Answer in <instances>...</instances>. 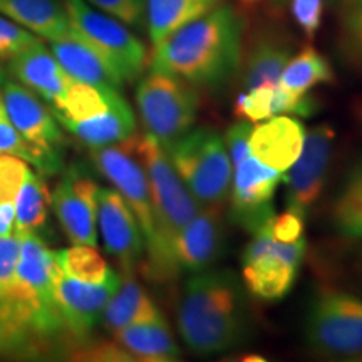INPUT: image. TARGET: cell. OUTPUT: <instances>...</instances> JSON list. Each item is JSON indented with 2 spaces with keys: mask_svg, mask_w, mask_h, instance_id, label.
Listing matches in <instances>:
<instances>
[{
  "mask_svg": "<svg viewBox=\"0 0 362 362\" xmlns=\"http://www.w3.org/2000/svg\"><path fill=\"white\" fill-rule=\"evenodd\" d=\"M19 238L11 304L13 359L72 354L74 344L54 296V252L37 233L19 235Z\"/></svg>",
  "mask_w": 362,
  "mask_h": 362,
  "instance_id": "obj_1",
  "label": "cell"
},
{
  "mask_svg": "<svg viewBox=\"0 0 362 362\" xmlns=\"http://www.w3.org/2000/svg\"><path fill=\"white\" fill-rule=\"evenodd\" d=\"M242 59L243 19L232 6L221 4L155 45L149 69L216 93L238 74Z\"/></svg>",
  "mask_w": 362,
  "mask_h": 362,
  "instance_id": "obj_2",
  "label": "cell"
},
{
  "mask_svg": "<svg viewBox=\"0 0 362 362\" xmlns=\"http://www.w3.org/2000/svg\"><path fill=\"white\" fill-rule=\"evenodd\" d=\"M176 320L188 349L202 356L237 349L253 337L245 287L228 269L192 274L181 291Z\"/></svg>",
  "mask_w": 362,
  "mask_h": 362,
  "instance_id": "obj_3",
  "label": "cell"
},
{
  "mask_svg": "<svg viewBox=\"0 0 362 362\" xmlns=\"http://www.w3.org/2000/svg\"><path fill=\"white\" fill-rule=\"evenodd\" d=\"M133 149L146 173L153 205V240L146 247V277L166 282L170 275V247L180 230L200 210L197 200L171 165L168 153L151 134L133 136Z\"/></svg>",
  "mask_w": 362,
  "mask_h": 362,
  "instance_id": "obj_4",
  "label": "cell"
},
{
  "mask_svg": "<svg viewBox=\"0 0 362 362\" xmlns=\"http://www.w3.org/2000/svg\"><path fill=\"white\" fill-rule=\"evenodd\" d=\"M173 168L200 208H220L232 188L233 168L215 129L192 128L165 148Z\"/></svg>",
  "mask_w": 362,
  "mask_h": 362,
  "instance_id": "obj_5",
  "label": "cell"
},
{
  "mask_svg": "<svg viewBox=\"0 0 362 362\" xmlns=\"http://www.w3.org/2000/svg\"><path fill=\"white\" fill-rule=\"evenodd\" d=\"M304 339L315 354L362 359L361 298L336 288L317 292L304 319Z\"/></svg>",
  "mask_w": 362,
  "mask_h": 362,
  "instance_id": "obj_6",
  "label": "cell"
},
{
  "mask_svg": "<svg viewBox=\"0 0 362 362\" xmlns=\"http://www.w3.org/2000/svg\"><path fill=\"white\" fill-rule=\"evenodd\" d=\"M72 33L93 47L110 64L124 84L134 83L149 64L144 44L129 27L86 0H62Z\"/></svg>",
  "mask_w": 362,
  "mask_h": 362,
  "instance_id": "obj_7",
  "label": "cell"
},
{
  "mask_svg": "<svg viewBox=\"0 0 362 362\" xmlns=\"http://www.w3.org/2000/svg\"><path fill=\"white\" fill-rule=\"evenodd\" d=\"M139 117L163 148L193 128L200 107L198 89L185 79L149 71L136 89Z\"/></svg>",
  "mask_w": 362,
  "mask_h": 362,
  "instance_id": "obj_8",
  "label": "cell"
},
{
  "mask_svg": "<svg viewBox=\"0 0 362 362\" xmlns=\"http://www.w3.org/2000/svg\"><path fill=\"white\" fill-rule=\"evenodd\" d=\"M305 248V237L280 242L270 233L269 225L262 226L243 250V287L259 300H282L296 284Z\"/></svg>",
  "mask_w": 362,
  "mask_h": 362,
  "instance_id": "obj_9",
  "label": "cell"
},
{
  "mask_svg": "<svg viewBox=\"0 0 362 362\" xmlns=\"http://www.w3.org/2000/svg\"><path fill=\"white\" fill-rule=\"evenodd\" d=\"M336 131L329 124H317L307 131L304 146L296 163L285 171V205L288 211L307 218L322 194L332 160Z\"/></svg>",
  "mask_w": 362,
  "mask_h": 362,
  "instance_id": "obj_10",
  "label": "cell"
},
{
  "mask_svg": "<svg viewBox=\"0 0 362 362\" xmlns=\"http://www.w3.org/2000/svg\"><path fill=\"white\" fill-rule=\"evenodd\" d=\"M121 277L112 274L104 282H84L62 274L54 267V296L62 320L74 344L76 354L81 347L89 344L90 334L101 322L104 307L116 292Z\"/></svg>",
  "mask_w": 362,
  "mask_h": 362,
  "instance_id": "obj_11",
  "label": "cell"
},
{
  "mask_svg": "<svg viewBox=\"0 0 362 362\" xmlns=\"http://www.w3.org/2000/svg\"><path fill=\"white\" fill-rule=\"evenodd\" d=\"M90 158L99 173L111 181L116 192L128 203L141 226L144 243L148 247L155 232L151 194H149V185L143 165L134 155L133 138L124 143L111 144V146L90 148Z\"/></svg>",
  "mask_w": 362,
  "mask_h": 362,
  "instance_id": "obj_12",
  "label": "cell"
},
{
  "mask_svg": "<svg viewBox=\"0 0 362 362\" xmlns=\"http://www.w3.org/2000/svg\"><path fill=\"white\" fill-rule=\"evenodd\" d=\"M99 185L83 166L72 165L51 193L52 210L74 245H98Z\"/></svg>",
  "mask_w": 362,
  "mask_h": 362,
  "instance_id": "obj_13",
  "label": "cell"
},
{
  "mask_svg": "<svg viewBox=\"0 0 362 362\" xmlns=\"http://www.w3.org/2000/svg\"><path fill=\"white\" fill-rule=\"evenodd\" d=\"M282 171L262 165L252 153L233 166L232 197H230V220L248 233L259 232L274 218V197Z\"/></svg>",
  "mask_w": 362,
  "mask_h": 362,
  "instance_id": "obj_14",
  "label": "cell"
},
{
  "mask_svg": "<svg viewBox=\"0 0 362 362\" xmlns=\"http://www.w3.org/2000/svg\"><path fill=\"white\" fill-rule=\"evenodd\" d=\"M220 208H200L176 235L170 247V275L197 274L211 269L225 247Z\"/></svg>",
  "mask_w": 362,
  "mask_h": 362,
  "instance_id": "obj_15",
  "label": "cell"
},
{
  "mask_svg": "<svg viewBox=\"0 0 362 362\" xmlns=\"http://www.w3.org/2000/svg\"><path fill=\"white\" fill-rule=\"evenodd\" d=\"M98 226L107 253L119 262L123 274H133L146 243L134 214L115 188L99 189Z\"/></svg>",
  "mask_w": 362,
  "mask_h": 362,
  "instance_id": "obj_16",
  "label": "cell"
},
{
  "mask_svg": "<svg viewBox=\"0 0 362 362\" xmlns=\"http://www.w3.org/2000/svg\"><path fill=\"white\" fill-rule=\"evenodd\" d=\"M0 96L11 121L29 141L47 149H61L64 144L62 126L52 110L40 101L34 90L19 81H6L0 86Z\"/></svg>",
  "mask_w": 362,
  "mask_h": 362,
  "instance_id": "obj_17",
  "label": "cell"
},
{
  "mask_svg": "<svg viewBox=\"0 0 362 362\" xmlns=\"http://www.w3.org/2000/svg\"><path fill=\"white\" fill-rule=\"evenodd\" d=\"M8 71L21 84L44 99L49 107H56L62 101L74 81L42 40L11 59Z\"/></svg>",
  "mask_w": 362,
  "mask_h": 362,
  "instance_id": "obj_18",
  "label": "cell"
},
{
  "mask_svg": "<svg viewBox=\"0 0 362 362\" xmlns=\"http://www.w3.org/2000/svg\"><path fill=\"white\" fill-rule=\"evenodd\" d=\"M305 129L298 119L274 116L259 126H253L250 153L262 165L285 173L300 155Z\"/></svg>",
  "mask_w": 362,
  "mask_h": 362,
  "instance_id": "obj_19",
  "label": "cell"
},
{
  "mask_svg": "<svg viewBox=\"0 0 362 362\" xmlns=\"http://www.w3.org/2000/svg\"><path fill=\"white\" fill-rule=\"evenodd\" d=\"M61 126L89 148L124 143L136 134L134 112L121 94L104 110Z\"/></svg>",
  "mask_w": 362,
  "mask_h": 362,
  "instance_id": "obj_20",
  "label": "cell"
},
{
  "mask_svg": "<svg viewBox=\"0 0 362 362\" xmlns=\"http://www.w3.org/2000/svg\"><path fill=\"white\" fill-rule=\"evenodd\" d=\"M49 49L72 79L117 90L124 86L116 71L74 33L66 39L49 42Z\"/></svg>",
  "mask_w": 362,
  "mask_h": 362,
  "instance_id": "obj_21",
  "label": "cell"
},
{
  "mask_svg": "<svg viewBox=\"0 0 362 362\" xmlns=\"http://www.w3.org/2000/svg\"><path fill=\"white\" fill-rule=\"evenodd\" d=\"M292 56V44L284 34L272 30L259 35L240 66L243 88L252 90L262 86H279L282 71Z\"/></svg>",
  "mask_w": 362,
  "mask_h": 362,
  "instance_id": "obj_22",
  "label": "cell"
},
{
  "mask_svg": "<svg viewBox=\"0 0 362 362\" xmlns=\"http://www.w3.org/2000/svg\"><path fill=\"white\" fill-rule=\"evenodd\" d=\"M0 13L47 42L72 35L62 0H0Z\"/></svg>",
  "mask_w": 362,
  "mask_h": 362,
  "instance_id": "obj_23",
  "label": "cell"
},
{
  "mask_svg": "<svg viewBox=\"0 0 362 362\" xmlns=\"http://www.w3.org/2000/svg\"><path fill=\"white\" fill-rule=\"evenodd\" d=\"M317 111V101L304 94L288 93L280 86H262L245 90L235 101L233 112L240 119L260 123L279 115H296L309 117Z\"/></svg>",
  "mask_w": 362,
  "mask_h": 362,
  "instance_id": "obj_24",
  "label": "cell"
},
{
  "mask_svg": "<svg viewBox=\"0 0 362 362\" xmlns=\"http://www.w3.org/2000/svg\"><path fill=\"white\" fill-rule=\"evenodd\" d=\"M112 339L131 361L175 362L180 359V349L163 317L116 330Z\"/></svg>",
  "mask_w": 362,
  "mask_h": 362,
  "instance_id": "obj_25",
  "label": "cell"
},
{
  "mask_svg": "<svg viewBox=\"0 0 362 362\" xmlns=\"http://www.w3.org/2000/svg\"><path fill=\"white\" fill-rule=\"evenodd\" d=\"M160 317H163L160 309L133 274H123L116 292L104 307L101 320L110 332H116L128 325L148 322Z\"/></svg>",
  "mask_w": 362,
  "mask_h": 362,
  "instance_id": "obj_26",
  "label": "cell"
},
{
  "mask_svg": "<svg viewBox=\"0 0 362 362\" xmlns=\"http://www.w3.org/2000/svg\"><path fill=\"white\" fill-rule=\"evenodd\" d=\"M225 0H148L146 27L153 47L189 22L215 11Z\"/></svg>",
  "mask_w": 362,
  "mask_h": 362,
  "instance_id": "obj_27",
  "label": "cell"
},
{
  "mask_svg": "<svg viewBox=\"0 0 362 362\" xmlns=\"http://www.w3.org/2000/svg\"><path fill=\"white\" fill-rule=\"evenodd\" d=\"M0 155L17 158L42 176H54L64 168L61 149L37 146L13 126L0 96Z\"/></svg>",
  "mask_w": 362,
  "mask_h": 362,
  "instance_id": "obj_28",
  "label": "cell"
},
{
  "mask_svg": "<svg viewBox=\"0 0 362 362\" xmlns=\"http://www.w3.org/2000/svg\"><path fill=\"white\" fill-rule=\"evenodd\" d=\"M52 208L51 192L42 175L27 166L21 188L16 197V235L40 233L47 225Z\"/></svg>",
  "mask_w": 362,
  "mask_h": 362,
  "instance_id": "obj_29",
  "label": "cell"
},
{
  "mask_svg": "<svg viewBox=\"0 0 362 362\" xmlns=\"http://www.w3.org/2000/svg\"><path fill=\"white\" fill-rule=\"evenodd\" d=\"M336 81V72L329 59L312 45L302 49L291 57L280 76L279 86L288 93L304 96L319 84H330Z\"/></svg>",
  "mask_w": 362,
  "mask_h": 362,
  "instance_id": "obj_30",
  "label": "cell"
},
{
  "mask_svg": "<svg viewBox=\"0 0 362 362\" xmlns=\"http://www.w3.org/2000/svg\"><path fill=\"white\" fill-rule=\"evenodd\" d=\"M336 232L351 240H362V158L347 171L332 206Z\"/></svg>",
  "mask_w": 362,
  "mask_h": 362,
  "instance_id": "obj_31",
  "label": "cell"
},
{
  "mask_svg": "<svg viewBox=\"0 0 362 362\" xmlns=\"http://www.w3.org/2000/svg\"><path fill=\"white\" fill-rule=\"evenodd\" d=\"M54 262L62 274L84 282H104L115 270L99 255L96 247L74 245L54 252Z\"/></svg>",
  "mask_w": 362,
  "mask_h": 362,
  "instance_id": "obj_32",
  "label": "cell"
},
{
  "mask_svg": "<svg viewBox=\"0 0 362 362\" xmlns=\"http://www.w3.org/2000/svg\"><path fill=\"white\" fill-rule=\"evenodd\" d=\"M337 49L342 61L362 71V0H337Z\"/></svg>",
  "mask_w": 362,
  "mask_h": 362,
  "instance_id": "obj_33",
  "label": "cell"
},
{
  "mask_svg": "<svg viewBox=\"0 0 362 362\" xmlns=\"http://www.w3.org/2000/svg\"><path fill=\"white\" fill-rule=\"evenodd\" d=\"M40 40L42 39L0 13V61H11Z\"/></svg>",
  "mask_w": 362,
  "mask_h": 362,
  "instance_id": "obj_34",
  "label": "cell"
},
{
  "mask_svg": "<svg viewBox=\"0 0 362 362\" xmlns=\"http://www.w3.org/2000/svg\"><path fill=\"white\" fill-rule=\"evenodd\" d=\"M86 2L116 17L128 27H143L146 24L148 0H86Z\"/></svg>",
  "mask_w": 362,
  "mask_h": 362,
  "instance_id": "obj_35",
  "label": "cell"
},
{
  "mask_svg": "<svg viewBox=\"0 0 362 362\" xmlns=\"http://www.w3.org/2000/svg\"><path fill=\"white\" fill-rule=\"evenodd\" d=\"M291 13L307 39H314L324 16V0H288Z\"/></svg>",
  "mask_w": 362,
  "mask_h": 362,
  "instance_id": "obj_36",
  "label": "cell"
},
{
  "mask_svg": "<svg viewBox=\"0 0 362 362\" xmlns=\"http://www.w3.org/2000/svg\"><path fill=\"white\" fill-rule=\"evenodd\" d=\"M253 126L250 121L240 119L237 123L230 126L226 131L223 141L228 151L230 161H232V168L237 166L243 158L250 155V136H252Z\"/></svg>",
  "mask_w": 362,
  "mask_h": 362,
  "instance_id": "obj_37",
  "label": "cell"
},
{
  "mask_svg": "<svg viewBox=\"0 0 362 362\" xmlns=\"http://www.w3.org/2000/svg\"><path fill=\"white\" fill-rule=\"evenodd\" d=\"M304 216L287 210L282 215H274L267 225L270 233L280 242H293L304 237Z\"/></svg>",
  "mask_w": 362,
  "mask_h": 362,
  "instance_id": "obj_38",
  "label": "cell"
},
{
  "mask_svg": "<svg viewBox=\"0 0 362 362\" xmlns=\"http://www.w3.org/2000/svg\"><path fill=\"white\" fill-rule=\"evenodd\" d=\"M8 304L11 298L0 296V359H11V342H8Z\"/></svg>",
  "mask_w": 362,
  "mask_h": 362,
  "instance_id": "obj_39",
  "label": "cell"
},
{
  "mask_svg": "<svg viewBox=\"0 0 362 362\" xmlns=\"http://www.w3.org/2000/svg\"><path fill=\"white\" fill-rule=\"evenodd\" d=\"M16 202H0V238L16 235Z\"/></svg>",
  "mask_w": 362,
  "mask_h": 362,
  "instance_id": "obj_40",
  "label": "cell"
},
{
  "mask_svg": "<svg viewBox=\"0 0 362 362\" xmlns=\"http://www.w3.org/2000/svg\"><path fill=\"white\" fill-rule=\"evenodd\" d=\"M269 6L274 12H284V8L288 6V0H269Z\"/></svg>",
  "mask_w": 362,
  "mask_h": 362,
  "instance_id": "obj_41",
  "label": "cell"
},
{
  "mask_svg": "<svg viewBox=\"0 0 362 362\" xmlns=\"http://www.w3.org/2000/svg\"><path fill=\"white\" fill-rule=\"evenodd\" d=\"M240 2H242L243 6H255V4L262 2V0H240Z\"/></svg>",
  "mask_w": 362,
  "mask_h": 362,
  "instance_id": "obj_42",
  "label": "cell"
},
{
  "mask_svg": "<svg viewBox=\"0 0 362 362\" xmlns=\"http://www.w3.org/2000/svg\"><path fill=\"white\" fill-rule=\"evenodd\" d=\"M2 83H4V74H2V71H0V86H2Z\"/></svg>",
  "mask_w": 362,
  "mask_h": 362,
  "instance_id": "obj_43",
  "label": "cell"
},
{
  "mask_svg": "<svg viewBox=\"0 0 362 362\" xmlns=\"http://www.w3.org/2000/svg\"><path fill=\"white\" fill-rule=\"evenodd\" d=\"M332 2H337V0H332Z\"/></svg>",
  "mask_w": 362,
  "mask_h": 362,
  "instance_id": "obj_44",
  "label": "cell"
}]
</instances>
